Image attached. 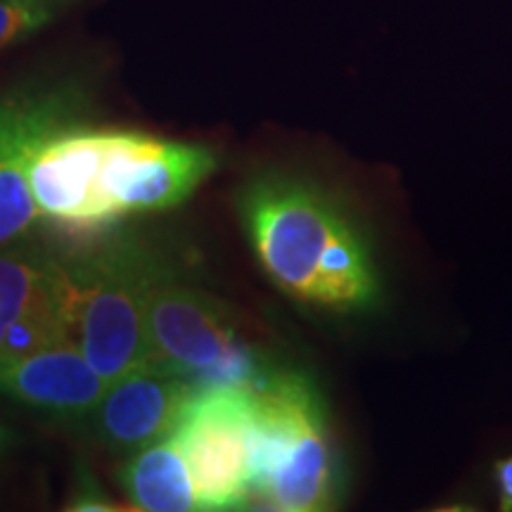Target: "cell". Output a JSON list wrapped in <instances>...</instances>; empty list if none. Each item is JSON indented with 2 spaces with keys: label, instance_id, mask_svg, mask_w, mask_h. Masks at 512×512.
<instances>
[{
  "label": "cell",
  "instance_id": "cell-5",
  "mask_svg": "<svg viewBox=\"0 0 512 512\" xmlns=\"http://www.w3.org/2000/svg\"><path fill=\"white\" fill-rule=\"evenodd\" d=\"M171 432L188 463L202 510L247 508L256 482L254 389H197Z\"/></svg>",
  "mask_w": 512,
  "mask_h": 512
},
{
  "label": "cell",
  "instance_id": "cell-9",
  "mask_svg": "<svg viewBox=\"0 0 512 512\" xmlns=\"http://www.w3.org/2000/svg\"><path fill=\"white\" fill-rule=\"evenodd\" d=\"M64 339H72L64 254L22 240L0 245V361Z\"/></svg>",
  "mask_w": 512,
  "mask_h": 512
},
{
  "label": "cell",
  "instance_id": "cell-7",
  "mask_svg": "<svg viewBox=\"0 0 512 512\" xmlns=\"http://www.w3.org/2000/svg\"><path fill=\"white\" fill-rule=\"evenodd\" d=\"M219 157L209 145L150 133L105 128L100 195L114 226L140 214L178 207L214 174Z\"/></svg>",
  "mask_w": 512,
  "mask_h": 512
},
{
  "label": "cell",
  "instance_id": "cell-15",
  "mask_svg": "<svg viewBox=\"0 0 512 512\" xmlns=\"http://www.w3.org/2000/svg\"><path fill=\"white\" fill-rule=\"evenodd\" d=\"M12 441H15V437H12V432L5 425H0V456H3V453L12 446Z\"/></svg>",
  "mask_w": 512,
  "mask_h": 512
},
{
  "label": "cell",
  "instance_id": "cell-12",
  "mask_svg": "<svg viewBox=\"0 0 512 512\" xmlns=\"http://www.w3.org/2000/svg\"><path fill=\"white\" fill-rule=\"evenodd\" d=\"M124 484L133 508L147 512L202 510L195 482L185 463L174 432L131 453L124 470Z\"/></svg>",
  "mask_w": 512,
  "mask_h": 512
},
{
  "label": "cell",
  "instance_id": "cell-2",
  "mask_svg": "<svg viewBox=\"0 0 512 512\" xmlns=\"http://www.w3.org/2000/svg\"><path fill=\"white\" fill-rule=\"evenodd\" d=\"M254 498L278 512H325L344 491L342 458L316 384L275 368L254 387Z\"/></svg>",
  "mask_w": 512,
  "mask_h": 512
},
{
  "label": "cell",
  "instance_id": "cell-11",
  "mask_svg": "<svg viewBox=\"0 0 512 512\" xmlns=\"http://www.w3.org/2000/svg\"><path fill=\"white\" fill-rule=\"evenodd\" d=\"M105 389L107 380L72 339L0 361V394L60 418H88Z\"/></svg>",
  "mask_w": 512,
  "mask_h": 512
},
{
  "label": "cell",
  "instance_id": "cell-14",
  "mask_svg": "<svg viewBox=\"0 0 512 512\" xmlns=\"http://www.w3.org/2000/svg\"><path fill=\"white\" fill-rule=\"evenodd\" d=\"M496 482L501 494V510L512 512V456L496 463Z\"/></svg>",
  "mask_w": 512,
  "mask_h": 512
},
{
  "label": "cell",
  "instance_id": "cell-4",
  "mask_svg": "<svg viewBox=\"0 0 512 512\" xmlns=\"http://www.w3.org/2000/svg\"><path fill=\"white\" fill-rule=\"evenodd\" d=\"M147 347L150 358L176 370L195 389H254L275 370L221 299L171 271L152 287L147 302Z\"/></svg>",
  "mask_w": 512,
  "mask_h": 512
},
{
  "label": "cell",
  "instance_id": "cell-3",
  "mask_svg": "<svg viewBox=\"0 0 512 512\" xmlns=\"http://www.w3.org/2000/svg\"><path fill=\"white\" fill-rule=\"evenodd\" d=\"M69 271V335L95 370L112 382L145 358L147 302L169 273L164 256L131 235L105 238L64 254Z\"/></svg>",
  "mask_w": 512,
  "mask_h": 512
},
{
  "label": "cell",
  "instance_id": "cell-6",
  "mask_svg": "<svg viewBox=\"0 0 512 512\" xmlns=\"http://www.w3.org/2000/svg\"><path fill=\"white\" fill-rule=\"evenodd\" d=\"M88 107V81L74 74L29 79L0 93V245L24 240L41 223L31 159L55 128L86 117Z\"/></svg>",
  "mask_w": 512,
  "mask_h": 512
},
{
  "label": "cell",
  "instance_id": "cell-13",
  "mask_svg": "<svg viewBox=\"0 0 512 512\" xmlns=\"http://www.w3.org/2000/svg\"><path fill=\"white\" fill-rule=\"evenodd\" d=\"M83 3L86 0H0V50L29 41Z\"/></svg>",
  "mask_w": 512,
  "mask_h": 512
},
{
  "label": "cell",
  "instance_id": "cell-8",
  "mask_svg": "<svg viewBox=\"0 0 512 512\" xmlns=\"http://www.w3.org/2000/svg\"><path fill=\"white\" fill-rule=\"evenodd\" d=\"M105 126L86 117L55 128L31 159V192L38 221L69 235H100L114 228L100 195Z\"/></svg>",
  "mask_w": 512,
  "mask_h": 512
},
{
  "label": "cell",
  "instance_id": "cell-1",
  "mask_svg": "<svg viewBox=\"0 0 512 512\" xmlns=\"http://www.w3.org/2000/svg\"><path fill=\"white\" fill-rule=\"evenodd\" d=\"M240 219L256 259L287 297L330 313L375 309L373 247L328 190L297 176H259L242 190Z\"/></svg>",
  "mask_w": 512,
  "mask_h": 512
},
{
  "label": "cell",
  "instance_id": "cell-10",
  "mask_svg": "<svg viewBox=\"0 0 512 512\" xmlns=\"http://www.w3.org/2000/svg\"><path fill=\"white\" fill-rule=\"evenodd\" d=\"M197 389L155 358L107 382L105 394L88 415L93 434L117 453H133L176 427L185 403Z\"/></svg>",
  "mask_w": 512,
  "mask_h": 512
}]
</instances>
